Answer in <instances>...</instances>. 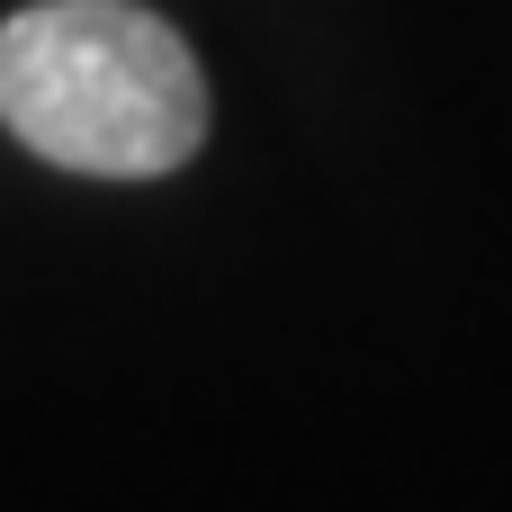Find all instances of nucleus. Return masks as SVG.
<instances>
[{
    "label": "nucleus",
    "mask_w": 512,
    "mask_h": 512,
    "mask_svg": "<svg viewBox=\"0 0 512 512\" xmlns=\"http://www.w3.org/2000/svg\"><path fill=\"white\" fill-rule=\"evenodd\" d=\"M0 126L81 180H162L207 144V72L144 0H27L0 27Z\"/></svg>",
    "instance_id": "nucleus-1"
}]
</instances>
